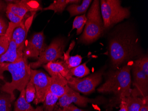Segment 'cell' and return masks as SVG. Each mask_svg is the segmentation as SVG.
Returning a JSON list of instances; mask_svg holds the SVG:
<instances>
[{
    "label": "cell",
    "instance_id": "1",
    "mask_svg": "<svg viewBox=\"0 0 148 111\" xmlns=\"http://www.w3.org/2000/svg\"><path fill=\"white\" fill-rule=\"evenodd\" d=\"M110 60L115 67L142 54L135 30L128 25L119 26L110 34L109 40Z\"/></svg>",
    "mask_w": 148,
    "mask_h": 111
},
{
    "label": "cell",
    "instance_id": "2",
    "mask_svg": "<svg viewBox=\"0 0 148 111\" xmlns=\"http://www.w3.org/2000/svg\"><path fill=\"white\" fill-rule=\"evenodd\" d=\"M30 67L27 59L23 57L15 63H3L0 64V79L3 80V73L8 71L11 73L12 80L11 82H6L1 87V90L15 99L14 91L18 90L21 92L25 89L30 80Z\"/></svg>",
    "mask_w": 148,
    "mask_h": 111
},
{
    "label": "cell",
    "instance_id": "3",
    "mask_svg": "<svg viewBox=\"0 0 148 111\" xmlns=\"http://www.w3.org/2000/svg\"><path fill=\"white\" fill-rule=\"evenodd\" d=\"M131 66L126 65L109 74L107 80L98 88L101 93H113L119 97L121 100L131 96Z\"/></svg>",
    "mask_w": 148,
    "mask_h": 111
},
{
    "label": "cell",
    "instance_id": "4",
    "mask_svg": "<svg viewBox=\"0 0 148 111\" xmlns=\"http://www.w3.org/2000/svg\"><path fill=\"white\" fill-rule=\"evenodd\" d=\"M87 21L79 41L90 44L99 39L103 32V24L100 11V1H94L87 13Z\"/></svg>",
    "mask_w": 148,
    "mask_h": 111
},
{
    "label": "cell",
    "instance_id": "5",
    "mask_svg": "<svg viewBox=\"0 0 148 111\" xmlns=\"http://www.w3.org/2000/svg\"><path fill=\"white\" fill-rule=\"evenodd\" d=\"M100 2L101 14L104 30L109 29L129 17V9L122 6L120 1L102 0Z\"/></svg>",
    "mask_w": 148,
    "mask_h": 111
},
{
    "label": "cell",
    "instance_id": "6",
    "mask_svg": "<svg viewBox=\"0 0 148 111\" xmlns=\"http://www.w3.org/2000/svg\"><path fill=\"white\" fill-rule=\"evenodd\" d=\"M65 47L64 39H54L42 52L36 61L29 64L30 67L31 69H36L51 62L56 61L59 58H63Z\"/></svg>",
    "mask_w": 148,
    "mask_h": 111
},
{
    "label": "cell",
    "instance_id": "7",
    "mask_svg": "<svg viewBox=\"0 0 148 111\" xmlns=\"http://www.w3.org/2000/svg\"><path fill=\"white\" fill-rule=\"evenodd\" d=\"M103 73V72L99 71L83 78L72 77L68 81V85L77 92L90 94L95 90L101 81Z\"/></svg>",
    "mask_w": 148,
    "mask_h": 111
},
{
    "label": "cell",
    "instance_id": "8",
    "mask_svg": "<svg viewBox=\"0 0 148 111\" xmlns=\"http://www.w3.org/2000/svg\"><path fill=\"white\" fill-rule=\"evenodd\" d=\"M30 72V80L33 82L36 89L34 103L38 105L43 103L47 93L49 91L51 77L45 72L36 69L31 68Z\"/></svg>",
    "mask_w": 148,
    "mask_h": 111
},
{
    "label": "cell",
    "instance_id": "9",
    "mask_svg": "<svg viewBox=\"0 0 148 111\" xmlns=\"http://www.w3.org/2000/svg\"><path fill=\"white\" fill-rule=\"evenodd\" d=\"M48 46L45 42L44 31L36 32L32 35L26 43H25L23 50V57L33 58L38 60L40 55Z\"/></svg>",
    "mask_w": 148,
    "mask_h": 111
},
{
    "label": "cell",
    "instance_id": "10",
    "mask_svg": "<svg viewBox=\"0 0 148 111\" xmlns=\"http://www.w3.org/2000/svg\"><path fill=\"white\" fill-rule=\"evenodd\" d=\"M6 10L10 11L22 18H24L27 12L42 10L40 4L35 1H7Z\"/></svg>",
    "mask_w": 148,
    "mask_h": 111
},
{
    "label": "cell",
    "instance_id": "11",
    "mask_svg": "<svg viewBox=\"0 0 148 111\" xmlns=\"http://www.w3.org/2000/svg\"><path fill=\"white\" fill-rule=\"evenodd\" d=\"M58 101L60 106L66 108L73 103L79 106L85 107L88 103L93 102V100L83 97L69 86L65 94L59 98Z\"/></svg>",
    "mask_w": 148,
    "mask_h": 111
},
{
    "label": "cell",
    "instance_id": "12",
    "mask_svg": "<svg viewBox=\"0 0 148 111\" xmlns=\"http://www.w3.org/2000/svg\"><path fill=\"white\" fill-rule=\"evenodd\" d=\"M33 15L25 21L23 19L18 27L15 29L12 32L11 39L17 46L19 53L23 56V50L25 46L27 32L31 24Z\"/></svg>",
    "mask_w": 148,
    "mask_h": 111
},
{
    "label": "cell",
    "instance_id": "13",
    "mask_svg": "<svg viewBox=\"0 0 148 111\" xmlns=\"http://www.w3.org/2000/svg\"><path fill=\"white\" fill-rule=\"evenodd\" d=\"M133 72L134 85L138 92L144 97H147L148 88V77L140 70L138 67L133 65Z\"/></svg>",
    "mask_w": 148,
    "mask_h": 111
},
{
    "label": "cell",
    "instance_id": "14",
    "mask_svg": "<svg viewBox=\"0 0 148 111\" xmlns=\"http://www.w3.org/2000/svg\"><path fill=\"white\" fill-rule=\"evenodd\" d=\"M50 85L49 91L58 97L59 98L62 97L65 93L69 86L68 81L60 74H56L51 77Z\"/></svg>",
    "mask_w": 148,
    "mask_h": 111
},
{
    "label": "cell",
    "instance_id": "15",
    "mask_svg": "<svg viewBox=\"0 0 148 111\" xmlns=\"http://www.w3.org/2000/svg\"><path fill=\"white\" fill-rule=\"evenodd\" d=\"M43 67L49 72L51 77L59 74L65 78L67 81L72 77L70 73V69H69L64 61L51 62L44 65Z\"/></svg>",
    "mask_w": 148,
    "mask_h": 111
},
{
    "label": "cell",
    "instance_id": "16",
    "mask_svg": "<svg viewBox=\"0 0 148 111\" xmlns=\"http://www.w3.org/2000/svg\"><path fill=\"white\" fill-rule=\"evenodd\" d=\"M23 57V55L19 53L16 44L11 39L8 50L4 54L0 56V64L15 63Z\"/></svg>",
    "mask_w": 148,
    "mask_h": 111
},
{
    "label": "cell",
    "instance_id": "17",
    "mask_svg": "<svg viewBox=\"0 0 148 111\" xmlns=\"http://www.w3.org/2000/svg\"><path fill=\"white\" fill-rule=\"evenodd\" d=\"M20 24H16L9 22V27L5 35L0 37V56L4 54L8 50L12 32Z\"/></svg>",
    "mask_w": 148,
    "mask_h": 111
},
{
    "label": "cell",
    "instance_id": "18",
    "mask_svg": "<svg viewBox=\"0 0 148 111\" xmlns=\"http://www.w3.org/2000/svg\"><path fill=\"white\" fill-rule=\"evenodd\" d=\"M75 46V42L74 41H72L70 45L69 50L66 53H64L63 55V58L64 60L63 61L64 62V63L69 69L78 66L79 65H80L83 59V58L80 55H76L74 56H70V52L73 50Z\"/></svg>",
    "mask_w": 148,
    "mask_h": 111
},
{
    "label": "cell",
    "instance_id": "19",
    "mask_svg": "<svg viewBox=\"0 0 148 111\" xmlns=\"http://www.w3.org/2000/svg\"><path fill=\"white\" fill-rule=\"evenodd\" d=\"M42 107H38L36 109L31 106L26 100L25 89L21 92L20 96L14 103V111H42Z\"/></svg>",
    "mask_w": 148,
    "mask_h": 111
},
{
    "label": "cell",
    "instance_id": "20",
    "mask_svg": "<svg viewBox=\"0 0 148 111\" xmlns=\"http://www.w3.org/2000/svg\"><path fill=\"white\" fill-rule=\"evenodd\" d=\"M80 2L81 1L77 0H57L54 1L49 6L43 8L42 10H43L54 11L55 13H62L69 5L72 4H79Z\"/></svg>",
    "mask_w": 148,
    "mask_h": 111
},
{
    "label": "cell",
    "instance_id": "21",
    "mask_svg": "<svg viewBox=\"0 0 148 111\" xmlns=\"http://www.w3.org/2000/svg\"><path fill=\"white\" fill-rule=\"evenodd\" d=\"M92 1L91 0H84L80 5L79 4H71L66 7V10L70 13L71 17L85 14Z\"/></svg>",
    "mask_w": 148,
    "mask_h": 111
},
{
    "label": "cell",
    "instance_id": "22",
    "mask_svg": "<svg viewBox=\"0 0 148 111\" xmlns=\"http://www.w3.org/2000/svg\"><path fill=\"white\" fill-rule=\"evenodd\" d=\"M121 101L125 103L128 111H140L143 104L144 98H140L136 96H130L122 99Z\"/></svg>",
    "mask_w": 148,
    "mask_h": 111
},
{
    "label": "cell",
    "instance_id": "23",
    "mask_svg": "<svg viewBox=\"0 0 148 111\" xmlns=\"http://www.w3.org/2000/svg\"><path fill=\"white\" fill-rule=\"evenodd\" d=\"M14 100L10 94L2 91L0 87V111H11L12 103Z\"/></svg>",
    "mask_w": 148,
    "mask_h": 111
},
{
    "label": "cell",
    "instance_id": "24",
    "mask_svg": "<svg viewBox=\"0 0 148 111\" xmlns=\"http://www.w3.org/2000/svg\"><path fill=\"white\" fill-rule=\"evenodd\" d=\"M59 98L57 96L52 94L49 91L47 93L45 101L43 102V109L44 111H53L56 103Z\"/></svg>",
    "mask_w": 148,
    "mask_h": 111
},
{
    "label": "cell",
    "instance_id": "25",
    "mask_svg": "<svg viewBox=\"0 0 148 111\" xmlns=\"http://www.w3.org/2000/svg\"><path fill=\"white\" fill-rule=\"evenodd\" d=\"M86 63L79 65L78 66L70 69L71 75L81 78L90 74V69L86 66Z\"/></svg>",
    "mask_w": 148,
    "mask_h": 111
},
{
    "label": "cell",
    "instance_id": "26",
    "mask_svg": "<svg viewBox=\"0 0 148 111\" xmlns=\"http://www.w3.org/2000/svg\"><path fill=\"white\" fill-rule=\"evenodd\" d=\"M86 21H87V18L85 14L76 16L73 21L71 31L73 30L74 29H77V31H76L77 35H79L82 33L84 27L86 24Z\"/></svg>",
    "mask_w": 148,
    "mask_h": 111
},
{
    "label": "cell",
    "instance_id": "27",
    "mask_svg": "<svg viewBox=\"0 0 148 111\" xmlns=\"http://www.w3.org/2000/svg\"><path fill=\"white\" fill-rule=\"evenodd\" d=\"M25 96L26 100L29 103L33 101L35 98V87L33 82L30 80L25 88Z\"/></svg>",
    "mask_w": 148,
    "mask_h": 111
},
{
    "label": "cell",
    "instance_id": "28",
    "mask_svg": "<svg viewBox=\"0 0 148 111\" xmlns=\"http://www.w3.org/2000/svg\"><path fill=\"white\" fill-rule=\"evenodd\" d=\"M134 65L137 66L140 70L148 77V56L143 57L136 60Z\"/></svg>",
    "mask_w": 148,
    "mask_h": 111
},
{
    "label": "cell",
    "instance_id": "29",
    "mask_svg": "<svg viewBox=\"0 0 148 111\" xmlns=\"http://www.w3.org/2000/svg\"><path fill=\"white\" fill-rule=\"evenodd\" d=\"M6 16L8 19L10 21V22L14 24H20L24 18L20 17L17 15L10 11L6 10Z\"/></svg>",
    "mask_w": 148,
    "mask_h": 111
},
{
    "label": "cell",
    "instance_id": "30",
    "mask_svg": "<svg viewBox=\"0 0 148 111\" xmlns=\"http://www.w3.org/2000/svg\"><path fill=\"white\" fill-rule=\"evenodd\" d=\"M9 24H7L5 20L0 15V37L5 35L8 29Z\"/></svg>",
    "mask_w": 148,
    "mask_h": 111
},
{
    "label": "cell",
    "instance_id": "31",
    "mask_svg": "<svg viewBox=\"0 0 148 111\" xmlns=\"http://www.w3.org/2000/svg\"><path fill=\"white\" fill-rule=\"evenodd\" d=\"M144 102L142 106L140 108V111H148V97H144Z\"/></svg>",
    "mask_w": 148,
    "mask_h": 111
},
{
    "label": "cell",
    "instance_id": "32",
    "mask_svg": "<svg viewBox=\"0 0 148 111\" xmlns=\"http://www.w3.org/2000/svg\"><path fill=\"white\" fill-rule=\"evenodd\" d=\"M65 108L66 111H84V110L80 109L75 105H74L73 103Z\"/></svg>",
    "mask_w": 148,
    "mask_h": 111
},
{
    "label": "cell",
    "instance_id": "33",
    "mask_svg": "<svg viewBox=\"0 0 148 111\" xmlns=\"http://www.w3.org/2000/svg\"><path fill=\"white\" fill-rule=\"evenodd\" d=\"M6 6L7 5H6L5 2L0 1V13L6 10Z\"/></svg>",
    "mask_w": 148,
    "mask_h": 111
},
{
    "label": "cell",
    "instance_id": "34",
    "mask_svg": "<svg viewBox=\"0 0 148 111\" xmlns=\"http://www.w3.org/2000/svg\"><path fill=\"white\" fill-rule=\"evenodd\" d=\"M119 111H127V107L125 103L121 101V104L120 105V109Z\"/></svg>",
    "mask_w": 148,
    "mask_h": 111
},
{
    "label": "cell",
    "instance_id": "35",
    "mask_svg": "<svg viewBox=\"0 0 148 111\" xmlns=\"http://www.w3.org/2000/svg\"><path fill=\"white\" fill-rule=\"evenodd\" d=\"M58 111H66V109L65 108H63V109H59Z\"/></svg>",
    "mask_w": 148,
    "mask_h": 111
},
{
    "label": "cell",
    "instance_id": "36",
    "mask_svg": "<svg viewBox=\"0 0 148 111\" xmlns=\"http://www.w3.org/2000/svg\"><path fill=\"white\" fill-rule=\"evenodd\" d=\"M44 111V110H43V111Z\"/></svg>",
    "mask_w": 148,
    "mask_h": 111
}]
</instances>
